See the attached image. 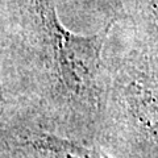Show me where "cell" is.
Instances as JSON below:
<instances>
[{
    "label": "cell",
    "instance_id": "obj_1",
    "mask_svg": "<svg viewBox=\"0 0 158 158\" xmlns=\"http://www.w3.org/2000/svg\"><path fill=\"white\" fill-rule=\"evenodd\" d=\"M44 9V19L46 20L49 28L52 29L56 48L59 56V65H61L63 75L67 78V82L82 83L87 78L96 65L99 50L102 46L103 36H96L92 38H81L66 33L56 21V16L53 15V8L50 3L45 2Z\"/></svg>",
    "mask_w": 158,
    "mask_h": 158
}]
</instances>
